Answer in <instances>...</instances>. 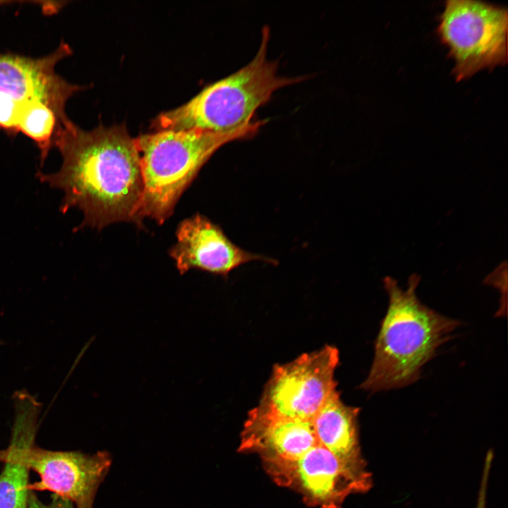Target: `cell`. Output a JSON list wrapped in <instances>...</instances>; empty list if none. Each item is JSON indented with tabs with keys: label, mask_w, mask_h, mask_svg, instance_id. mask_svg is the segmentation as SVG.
<instances>
[{
	"label": "cell",
	"mask_w": 508,
	"mask_h": 508,
	"mask_svg": "<svg viewBox=\"0 0 508 508\" xmlns=\"http://www.w3.org/2000/svg\"><path fill=\"white\" fill-rule=\"evenodd\" d=\"M111 464L107 451L86 454L78 451H53L35 445L29 466L40 480L30 484L32 491H50L68 500L75 508H92L98 488Z\"/></svg>",
	"instance_id": "obj_8"
},
{
	"label": "cell",
	"mask_w": 508,
	"mask_h": 508,
	"mask_svg": "<svg viewBox=\"0 0 508 508\" xmlns=\"http://www.w3.org/2000/svg\"><path fill=\"white\" fill-rule=\"evenodd\" d=\"M266 123L254 120L231 132L163 130L135 138L140 155L143 195L138 225L145 217L163 224L200 169L224 145L253 137Z\"/></svg>",
	"instance_id": "obj_3"
},
{
	"label": "cell",
	"mask_w": 508,
	"mask_h": 508,
	"mask_svg": "<svg viewBox=\"0 0 508 508\" xmlns=\"http://www.w3.org/2000/svg\"><path fill=\"white\" fill-rule=\"evenodd\" d=\"M176 236L177 241L169 255L181 274L198 268L225 276L251 261L274 262L237 246L219 226L200 214L181 222Z\"/></svg>",
	"instance_id": "obj_10"
},
{
	"label": "cell",
	"mask_w": 508,
	"mask_h": 508,
	"mask_svg": "<svg viewBox=\"0 0 508 508\" xmlns=\"http://www.w3.org/2000/svg\"><path fill=\"white\" fill-rule=\"evenodd\" d=\"M421 277L413 274L406 289L390 277L384 279L389 306L375 345L368 376L361 385L376 392L400 388L418 379L421 368L460 324L422 304L416 289Z\"/></svg>",
	"instance_id": "obj_2"
},
{
	"label": "cell",
	"mask_w": 508,
	"mask_h": 508,
	"mask_svg": "<svg viewBox=\"0 0 508 508\" xmlns=\"http://www.w3.org/2000/svg\"><path fill=\"white\" fill-rule=\"evenodd\" d=\"M23 102L0 94V128L16 131Z\"/></svg>",
	"instance_id": "obj_15"
},
{
	"label": "cell",
	"mask_w": 508,
	"mask_h": 508,
	"mask_svg": "<svg viewBox=\"0 0 508 508\" xmlns=\"http://www.w3.org/2000/svg\"><path fill=\"white\" fill-rule=\"evenodd\" d=\"M488 468H485L483 478L481 484L480 492L478 497V505L476 508H485V494H486V485L488 476Z\"/></svg>",
	"instance_id": "obj_17"
},
{
	"label": "cell",
	"mask_w": 508,
	"mask_h": 508,
	"mask_svg": "<svg viewBox=\"0 0 508 508\" xmlns=\"http://www.w3.org/2000/svg\"><path fill=\"white\" fill-rule=\"evenodd\" d=\"M54 146L61 155V168L37 176L64 192L63 212L78 208L84 215L81 226L99 229L119 222L138 224L140 155L125 124L85 131L68 119L59 129Z\"/></svg>",
	"instance_id": "obj_1"
},
{
	"label": "cell",
	"mask_w": 508,
	"mask_h": 508,
	"mask_svg": "<svg viewBox=\"0 0 508 508\" xmlns=\"http://www.w3.org/2000/svg\"><path fill=\"white\" fill-rule=\"evenodd\" d=\"M360 409L346 405L335 389L312 420L318 443L341 462L366 468L359 444L358 416Z\"/></svg>",
	"instance_id": "obj_13"
},
{
	"label": "cell",
	"mask_w": 508,
	"mask_h": 508,
	"mask_svg": "<svg viewBox=\"0 0 508 508\" xmlns=\"http://www.w3.org/2000/svg\"><path fill=\"white\" fill-rule=\"evenodd\" d=\"M339 361L338 349L325 345L276 365L255 408L278 417L312 421L337 389L334 373Z\"/></svg>",
	"instance_id": "obj_6"
},
{
	"label": "cell",
	"mask_w": 508,
	"mask_h": 508,
	"mask_svg": "<svg viewBox=\"0 0 508 508\" xmlns=\"http://www.w3.org/2000/svg\"><path fill=\"white\" fill-rule=\"evenodd\" d=\"M28 508H75L74 504L67 499L52 494L49 503L42 502L34 492L30 490L28 497Z\"/></svg>",
	"instance_id": "obj_16"
},
{
	"label": "cell",
	"mask_w": 508,
	"mask_h": 508,
	"mask_svg": "<svg viewBox=\"0 0 508 508\" xmlns=\"http://www.w3.org/2000/svg\"><path fill=\"white\" fill-rule=\"evenodd\" d=\"M506 8L471 0H449L440 17L438 33L454 59L457 81L507 61Z\"/></svg>",
	"instance_id": "obj_5"
},
{
	"label": "cell",
	"mask_w": 508,
	"mask_h": 508,
	"mask_svg": "<svg viewBox=\"0 0 508 508\" xmlns=\"http://www.w3.org/2000/svg\"><path fill=\"white\" fill-rule=\"evenodd\" d=\"M263 464L277 485L296 491L307 504L318 508H341L350 495L372 486L367 468L341 462L318 443L298 459Z\"/></svg>",
	"instance_id": "obj_7"
},
{
	"label": "cell",
	"mask_w": 508,
	"mask_h": 508,
	"mask_svg": "<svg viewBox=\"0 0 508 508\" xmlns=\"http://www.w3.org/2000/svg\"><path fill=\"white\" fill-rule=\"evenodd\" d=\"M270 29L262 30L253 59L232 74L205 87L181 106L153 119L155 130L200 129L217 133L235 131L251 123L257 109L277 90L298 83L304 76L282 77L278 63L267 58Z\"/></svg>",
	"instance_id": "obj_4"
},
{
	"label": "cell",
	"mask_w": 508,
	"mask_h": 508,
	"mask_svg": "<svg viewBox=\"0 0 508 508\" xmlns=\"http://www.w3.org/2000/svg\"><path fill=\"white\" fill-rule=\"evenodd\" d=\"M16 1H0V5L1 4H11Z\"/></svg>",
	"instance_id": "obj_18"
},
{
	"label": "cell",
	"mask_w": 508,
	"mask_h": 508,
	"mask_svg": "<svg viewBox=\"0 0 508 508\" xmlns=\"http://www.w3.org/2000/svg\"><path fill=\"white\" fill-rule=\"evenodd\" d=\"M317 444L312 421L278 417L253 408L244 423L238 451L256 453L262 463L289 461Z\"/></svg>",
	"instance_id": "obj_12"
},
{
	"label": "cell",
	"mask_w": 508,
	"mask_h": 508,
	"mask_svg": "<svg viewBox=\"0 0 508 508\" xmlns=\"http://www.w3.org/2000/svg\"><path fill=\"white\" fill-rule=\"evenodd\" d=\"M71 53L69 45L62 42L53 53L41 58L0 54V94L20 101H40L66 121V102L85 88L67 82L55 71L58 62Z\"/></svg>",
	"instance_id": "obj_9"
},
{
	"label": "cell",
	"mask_w": 508,
	"mask_h": 508,
	"mask_svg": "<svg viewBox=\"0 0 508 508\" xmlns=\"http://www.w3.org/2000/svg\"><path fill=\"white\" fill-rule=\"evenodd\" d=\"M63 122L56 112L37 100L24 101L19 114L16 131H20L37 145L43 164Z\"/></svg>",
	"instance_id": "obj_14"
},
{
	"label": "cell",
	"mask_w": 508,
	"mask_h": 508,
	"mask_svg": "<svg viewBox=\"0 0 508 508\" xmlns=\"http://www.w3.org/2000/svg\"><path fill=\"white\" fill-rule=\"evenodd\" d=\"M14 421L0 473V508H28L29 456L35 446L40 404L25 391L13 396Z\"/></svg>",
	"instance_id": "obj_11"
}]
</instances>
